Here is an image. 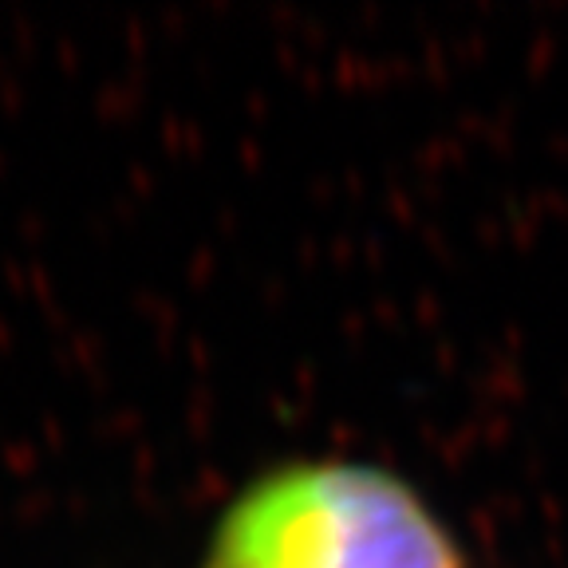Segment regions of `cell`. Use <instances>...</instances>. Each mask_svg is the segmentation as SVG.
<instances>
[{
  "label": "cell",
  "mask_w": 568,
  "mask_h": 568,
  "mask_svg": "<svg viewBox=\"0 0 568 568\" xmlns=\"http://www.w3.org/2000/svg\"><path fill=\"white\" fill-rule=\"evenodd\" d=\"M202 568H466V560L443 517L399 474L352 458H304L233 497Z\"/></svg>",
  "instance_id": "obj_1"
}]
</instances>
